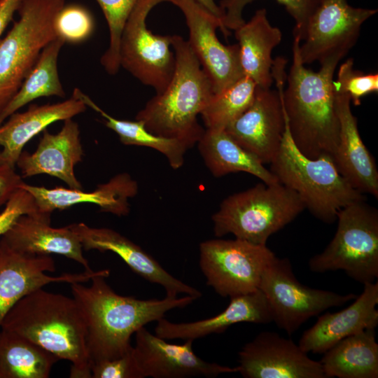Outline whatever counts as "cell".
I'll use <instances>...</instances> for the list:
<instances>
[{"instance_id":"cell-1","label":"cell","mask_w":378,"mask_h":378,"mask_svg":"<svg viewBox=\"0 0 378 378\" xmlns=\"http://www.w3.org/2000/svg\"><path fill=\"white\" fill-rule=\"evenodd\" d=\"M301 40L294 37L293 62L288 75L287 60L273 61L272 75L284 108L285 120L299 150L309 158L332 156L339 141L340 124L335 106L334 74L342 55L334 54L318 71L305 67L299 52Z\"/></svg>"},{"instance_id":"cell-2","label":"cell","mask_w":378,"mask_h":378,"mask_svg":"<svg viewBox=\"0 0 378 378\" xmlns=\"http://www.w3.org/2000/svg\"><path fill=\"white\" fill-rule=\"evenodd\" d=\"M108 270L94 276L89 286L71 284L74 299L83 314L87 329V348L91 365L119 358L132 347L131 336L152 321L164 318L169 310L183 308L195 298L165 296L140 300L116 293L105 281Z\"/></svg>"},{"instance_id":"cell-3","label":"cell","mask_w":378,"mask_h":378,"mask_svg":"<svg viewBox=\"0 0 378 378\" xmlns=\"http://www.w3.org/2000/svg\"><path fill=\"white\" fill-rule=\"evenodd\" d=\"M1 329L71 362V378H92L85 322L74 298L38 288L16 302Z\"/></svg>"},{"instance_id":"cell-4","label":"cell","mask_w":378,"mask_h":378,"mask_svg":"<svg viewBox=\"0 0 378 378\" xmlns=\"http://www.w3.org/2000/svg\"><path fill=\"white\" fill-rule=\"evenodd\" d=\"M175 69L165 90L151 98L136 115L150 132L188 142H198L204 130L197 121L214 94L211 84L181 36L172 35Z\"/></svg>"},{"instance_id":"cell-5","label":"cell","mask_w":378,"mask_h":378,"mask_svg":"<svg viewBox=\"0 0 378 378\" xmlns=\"http://www.w3.org/2000/svg\"><path fill=\"white\" fill-rule=\"evenodd\" d=\"M270 164L278 181L296 192L305 209L326 223H334L342 208L366 200L340 174L331 156L312 159L303 155L293 142L286 120L280 149Z\"/></svg>"},{"instance_id":"cell-6","label":"cell","mask_w":378,"mask_h":378,"mask_svg":"<svg viewBox=\"0 0 378 378\" xmlns=\"http://www.w3.org/2000/svg\"><path fill=\"white\" fill-rule=\"evenodd\" d=\"M305 209L298 194L280 182L261 183L223 200L212 216L214 232L266 245L269 237L291 223Z\"/></svg>"},{"instance_id":"cell-7","label":"cell","mask_w":378,"mask_h":378,"mask_svg":"<svg viewBox=\"0 0 378 378\" xmlns=\"http://www.w3.org/2000/svg\"><path fill=\"white\" fill-rule=\"evenodd\" d=\"M337 227L326 248L309 260L314 272L343 270L362 284L378 277V211L365 200L351 203L337 214Z\"/></svg>"},{"instance_id":"cell-8","label":"cell","mask_w":378,"mask_h":378,"mask_svg":"<svg viewBox=\"0 0 378 378\" xmlns=\"http://www.w3.org/2000/svg\"><path fill=\"white\" fill-rule=\"evenodd\" d=\"M65 0H21L19 19L0 40V112L20 88L43 49L57 36Z\"/></svg>"},{"instance_id":"cell-9","label":"cell","mask_w":378,"mask_h":378,"mask_svg":"<svg viewBox=\"0 0 378 378\" xmlns=\"http://www.w3.org/2000/svg\"><path fill=\"white\" fill-rule=\"evenodd\" d=\"M258 288L269 303L272 322L290 335L310 318L342 306L357 296L303 285L295 276L290 260L276 256L265 269Z\"/></svg>"},{"instance_id":"cell-10","label":"cell","mask_w":378,"mask_h":378,"mask_svg":"<svg viewBox=\"0 0 378 378\" xmlns=\"http://www.w3.org/2000/svg\"><path fill=\"white\" fill-rule=\"evenodd\" d=\"M276 257L266 245L234 239H209L200 244V267L206 284L223 298L258 289L265 269Z\"/></svg>"},{"instance_id":"cell-11","label":"cell","mask_w":378,"mask_h":378,"mask_svg":"<svg viewBox=\"0 0 378 378\" xmlns=\"http://www.w3.org/2000/svg\"><path fill=\"white\" fill-rule=\"evenodd\" d=\"M168 0H139L123 28L119 47L120 66L141 83L162 92L174 74L175 55L172 35L153 34L146 25L152 8Z\"/></svg>"},{"instance_id":"cell-12","label":"cell","mask_w":378,"mask_h":378,"mask_svg":"<svg viewBox=\"0 0 378 378\" xmlns=\"http://www.w3.org/2000/svg\"><path fill=\"white\" fill-rule=\"evenodd\" d=\"M185 16L189 30L188 41L211 84L214 94L234 83L244 73L238 44L223 45L218 38L219 28L227 37L230 32L222 22L194 0H168Z\"/></svg>"},{"instance_id":"cell-13","label":"cell","mask_w":378,"mask_h":378,"mask_svg":"<svg viewBox=\"0 0 378 378\" xmlns=\"http://www.w3.org/2000/svg\"><path fill=\"white\" fill-rule=\"evenodd\" d=\"M377 9L356 8L346 0H323L311 15L299 52L304 64L344 57L356 43L362 24Z\"/></svg>"},{"instance_id":"cell-14","label":"cell","mask_w":378,"mask_h":378,"mask_svg":"<svg viewBox=\"0 0 378 378\" xmlns=\"http://www.w3.org/2000/svg\"><path fill=\"white\" fill-rule=\"evenodd\" d=\"M238 372L245 378H326L319 361L292 340L260 332L238 353Z\"/></svg>"},{"instance_id":"cell-15","label":"cell","mask_w":378,"mask_h":378,"mask_svg":"<svg viewBox=\"0 0 378 378\" xmlns=\"http://www.w3.org/2000/svg\"><path fill=\"white\" fill-rule=\"evenodd\" d=\"M133 353L144 377H216L221 374L238 372L231 368L204 360L193 351V340L181 344H171L150 332L144 326L135 333Z\"/></svg>"},{"instance_id":"cell-16","label":"cell","mask_w":378,"mask_h":378,"mask_svg":"<svg viewBox=\"0 0 378 378\" xmlns=\"http://www.w3.org/2000/svg\"><path fill=\"white\" fill-rule=\"evenodd\" d=\"M99 271L50 276L55 271L50 255H31L16 251L0 241V329L11 308L26 295L51 283H84Z\"/></svg>"},{"instance_id":"cell-17","label":"cell","mask_w":378,"mask_h":378,"mask_svg":"<svg viewBox=\"0 0 378 378\" xmlns=\"http://www.w3.org/2000/svg\"><path fill=\"white\" fill-rule=\"evenodd\" d=\"M284 130V111L278 91L257 86L251 104L225 129L264 164H270L276 156Z\"/></svg>"},{"instance_id":"cell-18","label":"cell","mask_w":378,"mask_h":378,"mask_svg":"<svg viewBox=\"0 0 378 378\" xmlns=\"http://www.w3.org/2000/svg\"><path fill=\"white\" fill-rule=\"evenodd\" d=\"M69 226L78 237L83 249L116 253L138 275L162 286L166 296L176 298L178 294H184L195 299L202 296L199 290L174 277L139 246L118 232L106 227H90L83 223Z\"/></svg>"},{"instance_id":"cell-19","label":"cell","mask_w":378,"mask_h":378,"mask_svg":"<svg viewBox=\"0 0 378 378\" xmlns=\"http://www.w3.org/2000/svg\"><path fill=\"white\" fill-rule=\"evenodd\" d=\"M83 156L78 125L69 118L56 134L45 129L36 150L22 151L16 166L23 178L45 174L62 180L70 188L83 189L74 172Z\"/></svg>"},{"instance_id":"cell-20","label":"cell","mask_w":378,"mask_h":378,"mask_svg":"<svg viewBox=\"0 0 378 378\" xmlns=\"http://www.w3.org/2000/svg\"><path fill=\"white\" fill-rule=\"evenodd\" d=\"M364 285L360 295L345 309L326 312L302 335L298 345L305 353L324 354L336 343L363 330L378 325V283Z\"/></svg>"},{"instance_id":"cell-21","label":"cell","mask_w":378,"mask_h":378,"mask_svg":"<svg viewBox=\"0 0 378 378\" xmlns=\"http://www.w3.org/2000/svg\"><path fill=\"white\" fill-rule=\"evenodd\" d=\"M335 106L340 124L339 141L332 156L340 174L357 191L378 197V170L375 161L360 137L351 99L335 92Z\"/></svg>"},{"instance_id":"cell-22","label":"cell","mask_w":378,"mask_h":378,"mask_svg":"<svg viewBox=\"0 0 378 378\" xmlns=\"http://www.w3.org/2000/svg\"><path fill=\"white\" fill-rule=\"evenodd\" d=\"M50 214L36 212L21 216L0 241L27 254H59L80 264L85 271H93L83 253L77 234L70 228L50 226Z\"/></svg>"},{"instance_id":"cell-23","label":"cell","mask_w":378,"mask_h":378,"mask_svg":"<svg viewBox=\"0 0 378 378\" xmlns=\"http://www.w3.org/2000/svg\"><path fill=\"white\" fill-rule=\"evenodd\" d=\"M19 188L32 195L37 209L41 213L51 214L56 209L64 210L80 203H91L99 206L101 211L118 216L129 214L128 200L134 197L138 191L136 181L127 173L117 174L108 182L99 184L92 192L62 187L47 188L24 181Z\"/></svg>"},{"instance_id":"cell-24","label":"cell","mask_w":378,"mask_h":378,"mask_svg":"<svg viewBox=\"0 0 378 378\" xmlns=\"http://www.w3.org/2000/svg\"><path fill=\"white\" fill-rule=\"evenodd\" d=\"M230 299L229 304L222 312L209 318L176 323L162 318L157 321L155 333L164 340H194L211 334L222 333L239 323L267 324L273 321L269 303L259 288Z\"/></svg>"},{"instance_id":"cell-25","label":"cell","mask_w":378,"mask_h":378,"mask_svg":"<svg viewBox=\"0 0 378 378\" xmlns=\"http://www.w3.org/2000/svg\"><path fill=\"white\" fill-rule=\"evenodd\" d=\"M86 107L80 99L71 96L55 104H31L27 111L10 115L0 125V166L15 169L23 148L29 141L49 125L72 118L84 112Z\"/></svg>"},{"instance_id":"cell-26","label":"cell","mask_w":378,"mask_h":378,"mask_svg":"<svg viewBox=\"0 0 378 378\" xmlns=\"http://www.w3.org/2000/svg\"><path fill=\"white\" fill-rule=\"evenodd\" d=\"M234 36L244 75L253 80L257 87L270 88L274 81L272 52L281 41V30L270 24L266 10L261 8L248 22L234 30Z\"/></svg>"},{"instance_id":"cell-27","label":"cell","mask_w":378,"mask_h":378,"mask_svg":"<svg viewBox=\"0 0 378 378\" xmlns=\"http://www.w3.org/2000/svg\"><path fill=\"white\" fill-rule=\"evenodd\" d=\"M197 144L206 166L215 177L246 172L266 184L279 182L256 156L238 144L225 130L206 129Z\"/></svg>"},{"instance_id":"cell-28","label":"cell","mask_w":378,"mask_h":378,"mask_svg":"<svg viewBox=\"0 0 378 378\" xmlns=\"http://www.w3.org/2000/svg\"><path fill=\"white\" fill-rule=\"evenodd\" d=\"M368 328L340 340L319 361L326 378H377L378 344Z\"/></svg>"},{"instance_id":"cell-29","label":"cell","mask_w":378,"mask_h":378,"mask_svg":"<svg viewBox=\"0 0 378 378\" xmlns=\"http://www.w3.org/2000/svg\"><path fill=\"white\" fill-rule=\"evenodd\" d=\"M72 96L80 99L86 106L99 113L104 119L105 125L118 135L120 142L124 145L146 146L155 149L165 156L172 169H178L183 166L186 151L192 147L188 142L155 134L149 132L140 120L130 121L115 118L102 110L78 88L74 89Z\"/></svg>"},{"instance_id":"cell-30","label":"cell","mask_w":378,"mask_h":378,"mask_svg":"<svg viewBox=\"0 0 378 378\" xmlns=\"http://www.w3.org/2000/svg\"><path fill=\"white\" fill-rule=\"evenodd\" d=\"M64 43L65 41L57 36L43 49L18 92L0 112V125L10 115L36 99L65 97L57 70L58 56Z\"/></svg>"},{"instance_id":"cell-31","label":"cell","mask_w":378,"mask_h":378,"mask_svg":"<svg viewBox=\"0 0 378 378\" xmlns=\"http://www.w3.org/2000/svg\"><path fill=\"white\" fill-rule=\"evenodd\" d=\"M58 360L27 339L0 329V378H48Z\"/></svg>"},{"instance_id":"cell-32","label":"cell","mask_w":378,"mask_h":378,"mask_svg":"<svg viewBox=\"0 0 378 378\" xmlns=\"http://www.w3.org/2000/svg\"><path fill=\"white\" fill-rule=\"evenodd\" d=\"M256 85L244 76L223 91L213 94L200 115L206 129L225 130L253 102Z\"/></svg>"},{"instance_id":"cell-33","label":"cell","mask_w":378,"mask_h":378,"mask_svg":"<svg viewBox=\"0 0 378 378\" xmlns=\"http://www.w3.org/2000/svg\"><path fill=\"white\" fill-rule=\"evenodd\" d=\"M255 0H221L220 7L224 11L223 24L227 30H235L245 21L242 17L246 5ZM284 5L295 24L293 36L304 39L308 21L323 0H276Z\"/></svg>"},{"instance_id":"cell-34","label":"cell","mask_w":378,"mask_h":378,"mask_svg":"<svg viewBox=\"0 0 378 378\" xmlns=\"http://www.w3.org/2000/svg\"><path fill=\"white\" fill-rule=\"evenodd\" d=\"M104 15L108 31L109 45L100 59L110 75L118 73L120 66L119 47L125 23L139 0H96Z\"/></svg>"},{"instance_id":"cell-35","label":"cell","mask_w":378,"mask_h":378,"mask_svg":"<svg viewBox=\"0 0 378 378\" xmlns=\"http://www.w3.org/2000/svg\"><path fill=\"white\" fill-rule=\"evenodd\" d=\"M333 90L347 94L355 106L360 104L363 97L378 92V74H365L354 68L353 58H349L339 67Z\"/></svg>"},{"instance_id":"cell-36","label":"cell","mask_w":378,"mask_h":378,"mask_svg":"<svg viewBox=\"0 0 378 378\" xmlns=\"http://www.w3.org/2000/svg\"><path fill=\"white\" fill-rule=\"evenodd\" d=\"M94 21L91 14L78 5L64 6L55 20L57 36L65 43H80L92 33Z\"/></svg>"},{"instance_id":"cell-37","label":"cell","mask_w":378,"mask_h":378,"mask_svg":"<svg viewBox=\"0 0 378 378\" xmlns=\"http://www.w3.org/2000/svg\"><path fill=\"white\" fill-rule=\"evenodd\" d=\"M92 378H144L133 353V346L123 356L91 365Z\"/></svg>"},{"instance_id":"cell-38","label":"cell","mask_w":378,"mask_h":378,"mask_svg":"<svg viewBox=\"0 0 378 378\" xmlns=\"http://www.w3.org/2000/svg\"><path fill=\"white\" fill-rule=\"evenodd\" d=\"M35 200L27 190L19 188L6 202L0 213V239L22 215L38 212Z\"/></svg>"},{"instance_id":"cell-39","label":"cell","mask_w":378,"mask_h":378,"mask_svg":"<svg viewBox=\"0 0 378 378\" xmlns=\"http://www.w3.org/2000/svg\"><path fill=\"white\" fill-rule=\"evenodd\" d=\"M22 182L15 168L0 166V206L6 204Z\"/></svg>"},{"instance_id":"cell-40","label":"cell","mask_w":378,"mask_h":378,"mask_svg":"<svg viewBox=\"0 0 378 378\" xmlns=\"http://www.w3.org/2000/svg\"><path fill=\"white\" fill-rule=\"evenodd\" d=\"M21 0H0V36L20 4Z\"/></svg>"},{"instance_id":"cell-41","label":"cell","mask_w":378,"mask_h":378,"mask_svg":"<svg viewBox=\"0 0 378 378\" xmlns=\"http://www.w3.org/2000/svg\"><path fill=\"white\" fill-rule=\"evenodd\" d=\"M197 4L201 5L207 11L220 20L223 23L224 11L220 6L217 5L214 0H194Z\"/></svg>"}]
</instances>
